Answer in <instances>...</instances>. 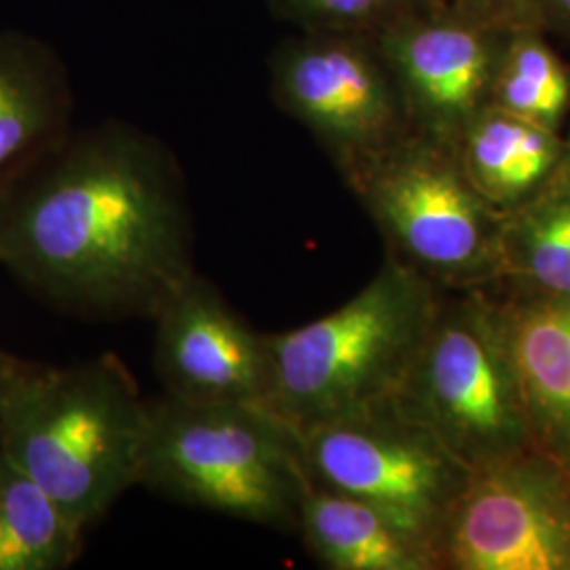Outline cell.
<instances>
[{
	"label": "cell",
	"instance_id": "obj_1",
	"mask_svg": "<svg viewBox=\"0 0 570 570\" xmlns=\"http://www.w3.org/2000/svg\"><path fill=\"white\" fill-rule=\"evenodd\" d=\"M183 169L127 122L72 129L0 195V266L82 317H155L195 271Z\"/></svg>",
	"mask_w": 570,
	"mask_h": 570
},
{
	"label": "cell",
	"instance_id": "obj_2",
	"mask_svg": "<svg viewBox=\"0 0 570 570\" xmlns=\"http://www.w3.org/2000/svg\"><path fill=\"white\" fill-rule=\"evenodd\" d=\"M148 425L150 404L117 355L32 362L9 400L0 449L87 532L140 484Z\"/></svg>",
	"mask_w": 570,
	"mask_h": 570
},
{
	"label": "cell",
	"instance_id": "obj_3",
	"mask_svg": "<svg viewBox=\"0 0 570 570\" xmlns=\"http://www.w3.org/2000/svg\"><path fill=\"white\" fill-rule=\"evenodd\" d=\"M444 289L385 258L345 305L305 326L268 334L263 406L298 433L391 400L406 379Z\"/></svg>",
	"mask_w": 570,
	"mask_h": 570
},
{
	"label": "cell",
	"instance_id": "obj_4",
	"mask_svg": "<svg viewBox=\"0 0 570 570\" xmlns=\"http://www.w3.org/2000/svg\"><path fill=\"white\" fill-rule=\"evenodd\" d=\"M150 404L140 484L190 508L296 530L311 480L301 433L263 404Z\"/></svg>",
	"mask_w": 570,
	"mask_h": 570
},
{
	"label": "cell",
	"instance_id": "obj_5",
	"mask_svg": "<svg viewBox=\"0 0 570 570\" xmlns=\"http://www.w3.org/2000/svg\"><path fill=\"white\" fill-rule=\"evenodd\" d=\"M391 400L473 471L534 449L503 305L484 289L444 292Z\"/></svg>",
	"mask_w": 570,
	"mask_h": 570
},
{
	"label": "cell",
	"instance_id": "obj_6",
	"mask_svg": "<svg viewBox=\"0 0 570 570\" xmlns=\"http://www.w3.org/2000/svg\"><path fill=\"white\" fill-rule=\"evenodd\" d=\"M345 184L383 235L389 258L444 292L499 282L508 214L469 183L454 146L412 129Z\"/></svg>",
	"mask_w": 570,
	"mask_h": 570
},
{
	"label": "cell",
	"instance_id": "obj_7",
	"mask_svg": "<svg viewBox=\"0 0 570 570\" xmlns=\"http://www.w3.org/2000/svg\"><path fill=\"white\" fill-rule=\"evenodd\" d=\"M301 440L313 487L366 501L435 550L473 475L393 400L305 429Z\"/></svg>",
	"mask_w": 570,
	"mask_h": 570
},
{
	"label": "cell",
	"instance_id": "obj_8",
	"mask_svg": "<svg viewBox=\"0 0 570 570\" xmlns=\"http://www.w3.org/2000/svg\"><path fill=\"white\" fill-rule=\"evenodd\" d=\"M277 108L301 122L346 180L412 131L374 37L298 32L268 58Z\"/></svg>",
	"mask_w": 570,
	"mask_h": 570
},
{
	"label": "cell",
	"instance_id": "obj_9",
	"mask_svg": "<svg viewBox=\"0 0 570 570\" xmlns=\"http://www.w3.org/2000/svg\"><path fill=\"white\" fill-rule=\"evenodd\" d=\"M438 550L442 570H570V469L530 449L473 471Z\"/></svg>",
	"mask_w": 570,
	"mask_h": 570
},
{
	"label": "cell",
	"instance_id": "obj_10",
	"mask_svg": "<svg viewBox=\"0 0 570 570\" xmlns=\"http://www.w3.org/2000/svg\"><path fill=\"white\" fill-rule=\"evenodd\" d=\"M508 32L471 20L446 0H419L374 35L414 131L456 144L490 106Z\"/></svg>",
	"mask_w": 570,
	"mask_h": 570
},
{
	"label": "cell",
	"instance_id": "obj_11",
	"mask_svg": "<svg viewBox=\"0 0 570 570\" xmlns=\"http://www.w3.org/2000/svg\"><path fill=\"white\" fill-rule=\"evenodd\" d=\"M155 320V367L165 395L193 404H263L268 334L249 326L197 273Z\"/></svg>",
	"mask_w": 570,
	"mask_h": 570
},
{
	"label": "cell",
	"instance_id": "obj_12",
	"mask_svg": "<svg viewBox=\"0 0 570 570\" xmlns=\"http://www.w3.org/2000/svg\"><path fill=\"white\" fill-rule=\"evenodd\" d=\"M75 94L60 53L16 30L0 32V195L75 129Z\"/></svg>",
	"mask_w": 570,
	"mask_h": 570
},
{
	"label": "cell",
	"instance_id": "obj_13",
	"mask_svg": "<svg viewBox=\"0 0 570 570\" xmlns=\"http://www.w3.org/2000/svg\"><path fill=\"white\" fill-rule=\"evenodd\" d=\"M534 449L570 469V298L501 303Z\"/></svg>",
	"mask_w": 570,
	"mask_h": 570
},
{
	"label": "cell",
	"instance_id": "obj_14",
	"mask_svg": "<svg viewBox=\"0 0 570 570\" xmlns=\"http://www.w3.org/2000/svg\"><path fill=\"white\" fill-rule=\"evenodd\" d=\"M306 550L332 570H442L428 539L410 532L366 501L313 487L298 524Z\"/></svg>",
	"mask_w": 570,
	"mask_h": 570
},
{
	"label": "cell",
	"instance_id": "obj_15",
	"mask_svg": "<svg viewBox=\"0 0 570 570\" xmlns=\"http://www.w3.org/2000/svg\"><path fill=\"white\" fill-rule=\"evenodd\" d=\"M564 144L550 127L487 106L469 121L454 150L475 190L511 214L548 188Z\"/></svg>",
	"mask_w": 570,
	"mask_h": 570
},
{
	"label": "cell",
	"instance_id": "obj_16",
	"mask_svg": "<svg viewBox=\"0 0 570 570\" xmlns=\"http://www.w3.org/2000/svg\"><path fill=\"white\" fill-rule=\"evenodd\" d=\"M85 530L0 449V570H63L81 558Z\"/></svg>",
	"mask_w": 570,
	"mask_h": 570
},
{
	"label": "cell",
	"instance_id": "obj_17",
	"mask_svg": "<svg viewBox=\"0 0 570 570\" xmlns=\"http://www.w3.org/2000/svg\"><path fill=\"white\" fill-rule=\"evenodd\" d=\"M515 294L570 298V199L537 197L508 214L501 277Z\"/></svg>",
	"mask_w": 570,
	"mask_h": 570
},
{
	"label": "cell",
	"instance_id": "obj_18",
	"mask_svg": "<svg viewBox=\"0 0 570 570\" xmlns=\"http://www.w3.org/2000/svg\"><path fill=\"white\" fill-rule=\"evenodd\" d=\"M490 106L558 131L570 108V68L541 28H515L505 37Z\"/></svg>",
	"mask_w": 570,
	"mask_h": 570
},
{
	"label": "cell",
	"instance_id": "obj_19",
	"mask_svg": "<svg viewBox=\"0 0 570 570\" xmlns=\"http://www.w3.org/2000/svg\"><path fill=\"white\" fill-rule=\"evenodd\" d=\"M419 0H268L273 16L298 32L374 37Z\"/></svg>",
	"mask_w": 570,
	"mask_h": 570
},
{
	"label": "cell",
	"instance_id": "obj_20",
	"mask_svg": "<svg viewBox=\"0 0 570 570\" xmlns=\"http://www.w3.org/2000/svg\"><path fill=\"white\" fill-rule=\"evenodd\" d=\"M456 11L471 20L489 23L503 30L541 28L534 0H446ZM546 32V30H543Z\"/></svg>",
	"mask_w": 570,
	"mask_h": 570
},
{
	"label": "cell",
	"instance_id": "obj_21",
	"mask_svg": "<svg viewBox=\"0 0 570 570\" xmlns=\"http://www.w3.org/2000/svg\"><path fill=\"white\" fill-rule=\"evenodd\" d=\"M30 366H32V362L21 360L18 355L0 348V428H2V419H4V412L9 406V400Z\"/></svg>",
	"mask_w": 570,
	"mask_h": 570
},
{
	"label": "cell",
	"instance_id": "obj_22",
	"mask_svg": "<svg viewBox=\"0 0 570 570\" xmlns=\"http://www.w3.org/2000/svg\"><path fill=\"white\" fill-rule=\"evenodd\" d=\"M546 32H556L570 41V0H534Z\"/></svg>",
	"mask_w": 570,
	"mask_h": 570
},
{
	"label": "cell",
	"instance_id": "obj_23",
	"mask_svg": "<svg viewBox=\"0 0 570 570\" xmlns=\"http://www.w3.org/2000/svg\"><path fill=\"white\" fill-rule=\"evenodd\" d=\"M539 197H560L570 199V142L564 144V155L551 176L548 188Z\"/></svg>",
	"mask_w": 570,
	"mask_h": 570
}]
</instances>
